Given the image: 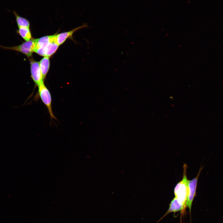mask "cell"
<instances>
[{
	"label": "cell",
	"mask_w": 223,
	"mask_h": 223,
	"mask_svg": "<svg viewBox=\"0 0 223 223\" xmlns=\"http://www.w3.org/2000/svg\"><path fill=\"white\" fill-rule=\"evenodd\" d=\"M31 77L36 85L38 86L44 82L39 62L32 60L30 61Z\"/></svg>",
	"instance_id": "5"
},
{
	"label": "cell",
	"mask_w": 223,
	"mask_h": 223,
	"mask_svg": "<svg viewBox=\"0 0 223 223\" xmlns=\"http://www.w3.org/2000/svg\"><path fill=\"white\" fill-rule=\"evenodd\" d=\"M85 28H89L88 24L86 23L69 31L61 33L56 35L55 34V41L59 46L60 45L63 44L67 39L71 37L75 32L79 29Z\"/></svg>",
	"instance_id": "6"
},
{
	"label": "cell",
	"mask_w": 223,
	"mask_h": 223,
	"mask_svg": "<svg viewBox=\"0 0 223 223\" xmlns=\"http://www.w3.org/2000/svg\"><path fill=\"white\" fill-rule=\"evenodd\" d=\"M17 32L25 41H28L32 39L31 31L29 27H18Z\"/></svg>",
	"instance_id": "11"
},
{
	"label": "cell",
	"mask_w": 223,
	"mask_h": 223,
	"mask_svg": "<svg viewBox=\"0 0 223 223\" xmlns=\"http://www.w3.org/2000/svg\"><path fill=\"white\" fill-rule=\"evenodd\" d=\"M187 168L186 164H184L182 180L176 185L174 189L175 197L182 204L185 209L188 194V180L186 176Z\"/></svg>",
	"instance_id": "1"
},
{
	"label": "cell",
	"mask_w": 223,
	"mask_h": 223,
	"mask_svg": "<svg viewBox=\"0 0 223 223\" xmlns=\"http://www.w3.org/2000/svg\"><path fill=\"white\" fill-rule=\"evenodd\" d=\"M55 35L45 36L36 39L34 52L37 49L45 48L50 42L54 41Z\"/></svg>",
	"instance_id": "9"
},
{
	"label": "cell",
	"mask_w": 223,
	"mask_h": 223,
	"mask_svg": "<svg viewBox=\"0 0 223 223\" xmlns=\"http://www.w3.org/2000/svg\"><path fill=\"white\" fill-rule=\"evenodd\" d=\"M13 13L15 17L16 23L18 27H27L29 28L30 23L27 19L19 15L15 11H13Z\"/></svg>",
	"instance_id": "12"
},
{
	"label": "cell",
	"mask_w": 223,
	"mask_h": 223,
	"mask_svg": "<svg viewBox=\"0 0 223 223\" xmlns=\"http://www.w3.org/2000/svg\"><path fill=\"white\" fill-rule=\"evenodd\" d=\"M59 46L54 41L50 42L45 48L37 49L34 52L41 56L50 57L56 52Z\"/></svg>",
	"instance_id": "7"
},
{
	"label": "cell",
	"mask_w": 223,
	"mask_h": 223,
	"mask_svg": "<svg viewBox=\"0 0 223 223\" xmlns=\"http://www.w3.org/2000/svg\"><path fill=\"white\" fill-rule=\"evenodd\" d=\"M37 95H38L42 102L46 107L50 118L57 120L54 116L52 107V98L50 92L45 85L44 82L38 86Z\"/></svg>",
	"instance_id": "2"
},
{
	"label": "cell",
	"mask_w": 223,
	"mask_h": 223,
	"mask_svg": "<svg viewBox=\"0 0 223 223\" xmlns=\"http://www.w3.org/2000/svg\"><path fill=\"white\" fill-rule=\"evenodd\" d=\"M35 41L36 39H32L18 46L8 47L0 45V47L4 49L14 50L21 53L30 58L33 52H34Z\"/></svg>",
	"instance_id": "3"
},
{
	"label": "cell",
	"mask_w": 223,
	"mask_h": 223,
	"mask_svg": "<svg viewBox=\"0 0 223 223\" xmlns=\"http://www.w3.org/2000/svg\"><path fill=\"white\" fill-rule=\"evenodd\" d=\"M43 80L44 81L49 71L50 66L49 57H44L39 62Z\"/></svg>",
	"instance_id": "10"
},
{
	"label": "cell",
	"mask_w": 223,
	"mask_h": 223,
	"mask_svg": "<svg viewBox=\"0 0 223 223\" xmlns=\"http://www.w3.org/2000/svg\"><path fill=\"white\" fill-rule=\"evenodd\" d=\"M203 168V166H201L196 177L191 180H188V194L186 206L188 208L190 214L192 202L196 195V190L198 178Z\"/></svg>",
	"instance_id": "4"
},
{
	"label": "cell",
	"mask_w": 223,
	"mask_h": 223,
	"mask_svg": "<svg viewBox=\"0 0 223 223\" xmlns=\"http://www.w3.org/2000/svg\"><path fill=\"white\" fill-rule=\"evenodd\" d=\"M185 210L182 204L175 197L171 202L167 212L161 219L171 212H173L175 213L179 211H181V214H183Z\"/></svg>",
	"instance_id": "8"
}]
</instances>
